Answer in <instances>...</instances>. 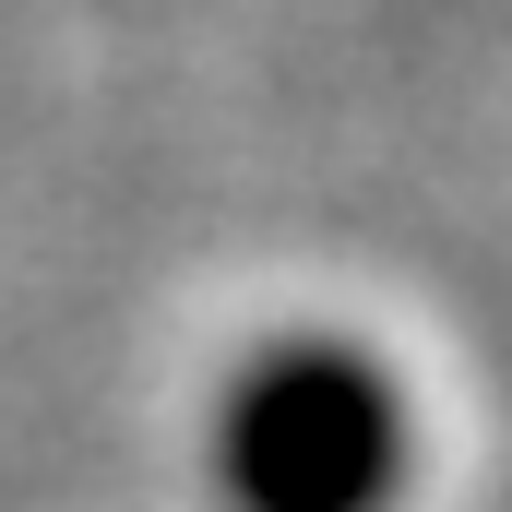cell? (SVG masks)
<instances>
[{"label":"cell","instance_id":"6da1fadb","mask_svg":"<svg viewBox=\"0 0 512 512\" xmlns=\"http://www.w3.org/2000/svg\"><path fill=\"white\" fill-rule=\"evenodd\" d=\"M203 453H215L227 512H393L405 465H417V417L370 346L286 334V346L239 358Z\"/></svg>","mask_w":512,"mask_h":512}]
</instances>
